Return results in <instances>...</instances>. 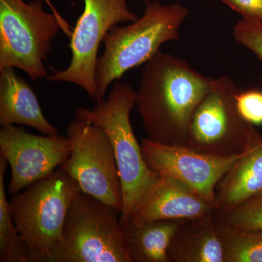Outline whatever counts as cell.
Returning <instances> with one entry per match:
<instances>
[{
	"instance_id": "8",
	"label": "cell",
	"mask_w": 262,
	"mask_h": 262,
	"mask_svg": "<svg viewBox=\"0 0 262 262\" xmlns=\"http://www.w3.org/2000/svg\"><path fill=\"white\" fill-rule=\"evenodd\" d=\"M71 154L59 167L75 179L82 192L121 213V181L111 141L106 133L82 120H73L67 129Z\"/></svg>"
},
{
	"instance_id": "6",
	"label": "cell",
	"mask_w": 262,
	"mask_h": 262,
	"mask_svg": "<svg viewBox=\"0 0 262 262\" xmlns=\"http://www.w3.org/2000/svg\"><path fill=\"white\" fill-rule=\"evenodd\" d=\"M120 213L79 191L71 203L63 239L51 262H132Z\"/></svg>"
},
{
	"instance_id": "11",
	"label": "cell",
	"mask_w": 262,
	"mask_h": 262,
	"mask_svg": "<svg viewBox=\"0 0 262 262\" xmlns=\"http://www.w3.org/2000/svg\"><path fill=\"white\" fill-rule=\"evenodd\" d=\"M141 147L144 160L153 171L177 179L217 208V184L249 150L232 156H217L186 146L160 144L148 138L141 141Z\"/></svg>"
},
{
	"instance_id": "22",
	"label": "cell",
	"mask_w": 262,
	"mask_h": 262,
	"mask_svg": "<svg viewBox=\"0 0 262 262\" xmlns=\"http://www.w3.org/2000/svg\"><path fill=\"white\" fill-rule=\"evenodd\" d=\"M248 20L262 21V0H221Z\"/></svg>"
},
{
	"instance_id": "9",
	"label": "cell",
	"mask_w": 262,
	"mask_h": 262,
	"mask_svg": "<svg viewBox=\"0 0 262 262\" xmlns=\"http://www.w3.org/2000/svg\"><path fill=\"white\" fill-rule=\"evenodd\" d=\"M83 2V12L71 34L70 64L63 70H53L47 79L76 84L96 101V68L100 45L114 26L135 21L139 17L129 9L127 0Z\"/></svg>"
},
{
	"instance_id": "2",
	"label": "cell",
	"mask_w": 262,
	"mask_h": 262,
	"mask_svg": "<svg viewBox=\"0 0 262 262\" xmlns=\"http://www.w3.org/2000/svg\"><path fill=\"white\" fill-rule=\"evenodd\" d=\"M144 6L142 16L128 25L114 26L103 38L104 51L96 68L98 100L104 98L111 84L127 71L147 63L165 43L179 39L187 8L158 0H145Z\"/></svg>"
},
{
	"instance_id": "13",
	"label": "cell",
	"mask_w": 262,
	"mask_h": 262,
	"mask_svg": "<svg viewBox=\"0 0 262 262\" xmlns=\"http://www.w3.org/2000/svg\"><path fill=\"white\" fill-rule=\"evenodd\" d=\"M24 125L45 135L58 134L45 117L32 88L15 68L0 70V125Z\"/></svg>"
},
{
	"instance_id": "18",
	"label": "cell",
	"mask_w": 262,
	"mask_h": 262,
	"mask_svg": "<svg viewBox=\"0 0 262 262\" xmlns=\"http://www.w3.org/2000/svg\"><path fill=\"white\" fill-rule=\"evenodd\" d=\"M217 222L224 262H262V231L234 228L218 218Z\"/></svg>"
},
{
	"instance_id": "14",
	"label": "cell",
	"mask_w": 262,
	"mask_h": 262,
	"mask_svg": "<svg viewBox=\"0 0 262 262\" xmlns=\"http://www.w3.org/2000/svg\"><path fill=\"white\" fill-rule=\"evenodd\" d=\"M168 254L170 262H224L216 213L183 221Z\"/></svg>"
},
{
	"instance_id": "17",
	"label": "cell",
	"mask_w": 262,
	"mask_h": 262,
	"mask_svg": "<svg viewBox=\"0 0 262 262\" xmlns=\"http://www.w3.org/2000/svg\"><path fill=\"white\" fill-rule=\"evenodd\" d=\"M6 159L0 155V261L31 262L30 255L12 216L5 188Z\"/></svg>"
},
{
	"instance_id": "5",
	"label": "cell",
	"mask_w": 262,
	"mask_h": 262,
	"mask_svg": "<svg viewBox=\"0 0 262 262\" xmlns=\"http://www.w3.org/2000/svg\"><path fill=\"white\" fill-rule=\"evenodd\" d=\"M59 14L44 9L43 0H0V70L13 67L37 82L47 78L45 61L60 29L71 37Z\"/></svg>"
},
{
	"instance_id": "19",
	"label": "cell",
	"mask_w": 262,
	"mask_h": 262,
	"mask_svg": "<svg viewBox=\"0 0 262 262\" xmlns=\"http://www.w3.org/2000/svg\"><path fill=\"white\" fill-rule=\"evenodd\" d=\"M216 215L221 222L234 228L262 231V192L235 206L219 210Z\"/></svg>"
},
{
	"instance_id": "1",
	"label": "cell",
	"mask_w": 262,
	"mask_h": 262,
	"mask_svg": "<svg viewBox=\"0 0 262 262\" xmlns=\"http://www.w3.org/2000/svg\"><path fill=\"white\" fill-rule=\"evenodd\" d=\"M212 79L184 60L159 51L145 63L136 106L148 139L187 146L189 122Z\"/></svg>"
},
{
	"instance_id": "10",
	"label": "cell",
	"mask_w": 262,
	"mask_h": 262,
	"mask_svg": "<svg viewBox=\"0 0 262 262\" xmlns=\"http://www.w3.org/2000/svg\"><path fill=\"white\" fill-rule=\"evenodd\" d=\"M70 154L67 136L36 135L15 125L3 126L0 130V155L11 170L8 184L11 196L53 173Z\"/></svg>"
},
{
	"instance_id": "7",
	"label": "cell",
	"mask_w": 262,
	"mask_h": 262,
	"mask_svg": "<svg viewBox=\"0 0 262 262\" xmlns=\"http://www.w3.org/2000/svg\"><path fill=\"white\" fill-rule=\"evenodd\" d=\"M239 90L227 76L212 79L209 90L193 113L186 146L206 154L232 156L261 140L262 134L237 110Z\"/></svg>"
},
{
	"instance_id": "16",
	"label": "cell",
	"mask_w": 262,
	"mask_h": 262,
	"mask_svg": "<svg viewBox=\"0 0 262 262\" xmlns=\"http://www.w3.org/2000/svg\"><path fill=\"white\" fill-rule=\"evenodd\" d=\"M184 220H158L124 228L132 262H170L168 248Z\"/></svg>"
},
{
	"instance_id": "20",
	"label": "cell",
	"mask_w": 262,
	"mask_h": 262,
	"mask_svg": "<svg viewBox=\"0 0 262 262\" xmlns=\"http://www.w3.org/2000/svg\"><path fill=\"white\" fill-rule=\"evenodd\" d=\"M234 39L253 52L262 63V21L242 18L234 25Z\"/></svg>"
},
{
	"instance_id": "15",
	"label": "cell",
	"mask_w": 262,
	"mask_h": 262,
	"mask_svg": "<svg viewBox=\"0 0 262 262\" xmlns=\"http://www.w3.org/2000/svg\"><path fill=\"white\" fill-rule=\"evenodd\" d=\"M262 192V139L222 177L215 188L219 210L247 201Z\"/></svg>"
},
{
	"instance_id": "12",
	"label": "cell",
	"mask_w": 262,
	"mask_h": 262,
	"mask_svg": "<svg viewBox=\"0 0 262 262\" xmlns=\"http://www.w3.org/2000/svg\"><path fill=\"white\" fill-rule=\"evenodd\" d=\"M218 208L177 179L160 176L136 207L128 224L189 220L213 215Z\"/></svg>"
},
{
	"instance_id": "21",
	"label": "cell",
	"mask_w": 262,
	"mask_h": 262,
	"mask_svg": "<svg viewBox=\"0 0 262 262\" xmlns=\"http://www.w3.org/2000/svg\"><path fill=\"white\" fill-rule=\"evenodd\" d=\"M236 103L245 120L252 125H262L261 90H239L236 96Z\"/></svg>"
},
{
	"instance_id": "4",
	"label": "cell",
	"mask_w": 262,
	"mask_h": 262,
	"mask_svg": "<svg viewBox=\"0 0 262 262\" xmlns=\"http://www.w3.org/2000/svg\"><path fill=\"white\" fill-rule=\"evenodd\" d=\"M80 190L75 179L58 168L12 196V216L31 262H51L63 239L71 203Z\"/></svg>"
},
{
	"instance_id": "3",
	"label": "cell",
	"mask_w": 262,
	"mask_h": 262,
	"mask_svg": "<svg viewBox=\"0 0 262 262\" xmlns=\"http://www.w3.org/2000/svg\"><path fill=\"white\" fill-rule=\"evenodd\" d=\"M136 101V91L130 84L117 80L107 99L98 100L92 110L79 107L75 112V119L99 127L111 141L122 184L120 223L123 228L160 177L146 164L133 130L130 113Z\"/></svg>"
}]
</instances>
